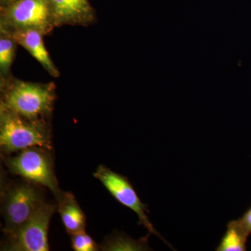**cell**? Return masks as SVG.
<instances>
[{"mask_svg": "<svg viewBox=\"0 0 251 251\" xmlns=\"http://www.w3.org/2000/svg\"><path fill=\"white\" fill-rule=\"evenodd\" d=\"M1 103L18 115L35 121L50 116L55 100V86L25 82L10 77L1 82Z\"/></svg>", "mask_w": 251, "mask_h": 251, "instance_id": "obj_1", "label": "cell"}, {"mask_svg": "<svg viewBox=\"0 0 251 251\" xmlns=\"http://www.w3.org/2000/svg\"><path fill=\"white\" fill-rule=\"evenodd\" d=\"M0 146L4 154L31 147L51 150L50 130L48 122L29 120L1 103Z\"/></svg>", "mask_w": 251, "mask_h": 251, "instance_id": "obj_2", "label": "cell"}, {"mask_svg": "<svg viewBox=\"0 0 251 251\" xmlns=\"http://www.w3.org/2000/svg\"><path fill=\"white\" fill-rule=\"evenodd\" d=\"M0 27L14 31L34 29L44 36L55 27L49 0H17L1 7Z\"/></svg>", "mask_w": 251, "mask_h": 251, "instance_id": "obj_3", "label": "cell"}, {"mask_svg": "<svg viewBox=\"0 0 251 251\" xmlns=\"http://www.w3.org/2000/svg\"><path fill=\"white\" fill-rule=\"evenodd\" d=\"M5 163L13 174L49 188L56 196L60 194L49 150L41 147L25 149L15 156L6 157Z\"/></svg>", "mask_w": 251, "mask_h": 251, "instance_id": "obj_4", "label": "cell"}, {"mask_svg": "<svg viewBox=\"0 0 251 251\" xmlns=\"http://www.w3.org/2000/svg\"><path fill=\"white\" fill-rule=\"evenodd\" d=\"M55 210L53 204L44 202L27 222L14 233L8 234L1 250L9 251H49L48 231Z\"/></svg>", "mask_w": 251, "mask_h": 251, "instance_id": "obj_5", "label": "cell"}, {"mask_svg": "<svg viewBox=\"0 0 251 251\" xmlns=\"http://www.w3.org/2000/svg\"><path fill=\"white\" fill-rule=\"evenodd\" d=\"M2 201L6 235L18 230L44 202L40 190L29 183L9 188L4 193Z\"/></svg>", "mask_w": 251, "mask_h": 251, "instance_id": "obj_6", "label": "cell"}, {"mask_svg": "<svg viewBox=\"0 0 251 251\" xmlns=\"http://www.w3.org/2000/svg\"><path fill=\"white\" fill-rule=\"evenodd\" d=\"M94 177L98 179L100 182L111 193L112 196L122 205L129 208L139 218V224L143 225L151 234H155L167 245L172 247L166 239L155 229L150 222L146 212L150 213L148 205L141 202L136 191L126 176L112 171L104 166H99L97 171L94 173Z\"/></svg>", "mask_w": 251, "mask_h": 251, "instance_id": "obj_7", "label": "cell"}, {"mask_svg": "<svg viewBox=\"0 0 251 251\" xmlns=\"http://www.w3.org/2000/svg\"><path fill=\"white\" fill-rule=\"evenodd\" d=\"M55 27L92 24L95 11L89 0H49Z\"/></svg>", "mask_w": 251, "mask_h": 251, "instance_id": "obj_8", "label": "cell"}, {"mask_svg": "<svg viewBox=\"0 0 251 251\" xmlns=\"http://www.w3.org/2000/svg\"><path fill=\"white\" fill-rule=\"evenodd\" d=\"M16 43L23 46L29 53L36 59L52 77L59 76V72L50 57L49 52L44 45L40 31L34 29H23L10 31Z\"/></svg>", "mask_w": 251, "mask_h": 251, "instance_id": "obj_9", "label": "cell"}, {"mask_svg": "<svg viewBox=\"0 0 251 251\" xmlns=\"http://www.w3.org/2000/svg\"><path fill=\"white\" fill-rule=\"evenodd\" d=\"M58 211L63 224L69 234L85 230L86 217L75 197L71 193L61 192L57 196Z\"/></svg>", "mask_w": 251, "mask_h": 251, "instance_id": "obj_10", "label": "cell"}, {"mask_svg": "<svg viewBox=\"0 0 251 251\" xmlns=\"http://www.w3.org/2000/svg\"><path fill=\"white\" fill-rule=\"evenodd\" d=\"M239 220L229 221L227 225L226 233L216 247V251H246L247 242L249 237Z\"/></svg>", "mask_w": 251, "mask_h": 251, "instance_id": "obj_11", "label": "cell"}, {"mask_svg": "<svg viewBox=\"0 0 251 251\" xmlns=\"http://www.w3.org/2000/svg\"><path fill=\"white\" fill-rule=\"evenodd\" d=\"M14 36L9 31L0 27V74L1 82L11 77V65L16 53L17 45Z\"/></svg>", "mask_w": 251, "mask_h": 251, "instance_id": "obj_12", "label": "cell"}, {"mask_svg": "<svg viewBox=\"0 0 251 251\" xmlns=\"http://www.w3.org/2000/svg\"><path fill=\"white\" fill-rule=\"evenodd\" d=\"M147 239H143L140 242H136L128 237L115 236L104 243L102 250L109 251H142L145 250Z\"/></svg>", "mask_w": 251, "mask_h": 251, "instance_id": "obj_13", "label": "cell"}, {"mask_svg": "<svg viewBox=\"0 0 251 251\" xmlns=\"http://www.w3.org/2000/svg\"><path fill=\"white\" fill-rule=\"evenodd\" d=\"M72 247L75 251H97L98 246L93 239L85 232L72 234Z\"/></svg>", "mask_w": 251, "mask_h": 251, "instance_id": "obj_14", "label": "cell"}, {"mask_svg": "<svg viewBox=\"0 0 251 251\" xmlns=\"http://www.w3.org/2000/svg\"><path fill=\"white\" fill-rule=\"evenodd\" d=\"M242 224L243 227L245 229L248 233L251 234V206L245 213L244 215L238 219Z\"/></svg>", "mask_w": 251, "mask_h": 251, "instance_id": "obj_15", "label": "cell"}, {"mask_svg": "<svg viewBox=\"0 0 251 251\" xmlns=\"http://www.w3.org/2000/svg\"><path fill=\"white\" fill-rule=\"evenodd\" d=\"M16 1H17V0H0L1 7L9 6V5L13 4V3L15 2Z\"/></svg>", "mask_w": 251, "mask_h": 251, "instance_id": "obj_16", "label": "cell"}]
</instances>
